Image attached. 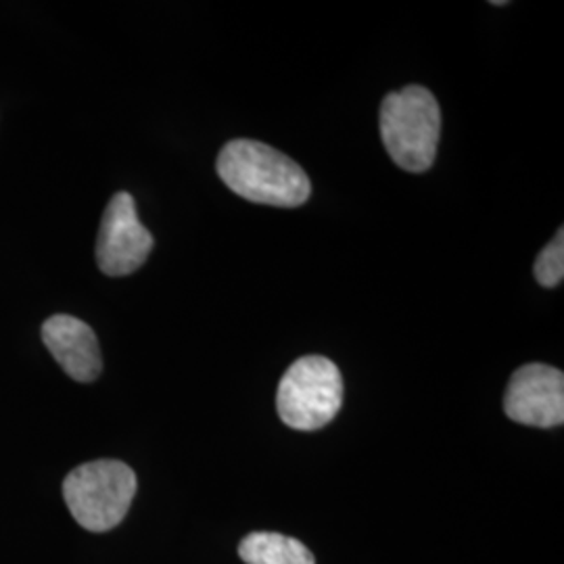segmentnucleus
Segmentation results:
<instances>
[{
  "label": "nucleus",
  "mask_w": 564,
  "mask_h": 564,
  "mask_svg": "<svg viewBox=\"0 0 564 564\" xmlns=\"http://www.w3.org/2000/svg\"><path fill=\"white\" fill-rule=\"evenodd\" d=\"M341 403V372L323 356H305L289 366L276 393L279 416L295 431L323 429L339 414Z\"/></svg>",
  "instance_id": "obj_4"
},
{
  "label": "nucleus",
  "mask_w": 564,
  "mask_h": 564,
  "mask_svg": "<svg viewBox=\"0 0 564 564\" xmlns=\"http://www.w3.org/2000/svg\"><path fill=\"white\" fill-rule=\"evenodd\" d=\"M506 416L527 426L552 429L564 423L563 370L545 364L519 368L506 389Z\"/></svg>",
  "instance_id": "obj_6"
},
{
  "label": "nucleus",
  "mask_w": 564,
  "mask_h": 564,
  "mask_svg": "<svg viewBox=\"0 0 564 564\" xmlns=\"http://www.w3.org/2000/svg\"><path fill=\"white\" fill-rule=\"evenodd\" d=\"M535 279L542 286H558L564 279V230L561 228L552 242L535 260Z\"/></svg>",
  "instance_id": "obj_9"
},
{
  "label": "nucleus",
  "mask_w": 564,
  "mask_h": 564,
  "mask_svg": "<svg viewBox=\"0 0 564 564\" xmlns=\"http://www.w3.org/2000/svg\"><path fill=\"white\" fill-rule=\"evenodd\" d=\"M42 341L74 381L93 383L101 375V347L88 324L57 314L42 324Z\"/></svg>",
  "instance_id": "obj_7"
},
{
  "label": "nucleus",
  "mask_w": 564,
  "mask_h": 564,
  "mask_svg": "<svg viewBox=\"0 0 564 564\" xmlns=\"http://www.w3.org/2000/svg\"><path fill=\"white\" fill-rule=\"evenodd\" d=\"M381 137L391 160L405 172H426L437 155L442 111L431 90L408 86L381 105Z\"/></svg>",
  "instance_id": "obj_2"
},
{
  "label": "nucleus",
  "mask_w": 564,
  "mask_h": 564,
  "mask_svg": "<svg viewBox=\"0 0 564 564\" xmlns=\"http://www.w3.org/2000/svg\"><path fill=\"white\" fill-rule=\"evenodd\" d=\"M239 556L247 564H316L300 540L272 531L249 533L239 544Z\"/></svg>",
  "instance_id": "obj_8"
},
{
  "label": "nucleus",
  "mask_w": 564,
  "mask_h": 564,
  "mask_svg": "<svg viewBox=\"0 0 564 564\" xmlns=\"http://www.w3.org/2000/svg\"><path fill=\"white\" fill-rule=\"evenodd\" d=\"M153 237L142 226L137 203L128 193H118L102 214L97 263L107 276H128L147 262Z\"/></svg>",
  "instance_id": "obj_5"
},
{
  "label": "nucleus",
  "mask_w": 564,
  "mask_h": 564,
  "mask_svg": "<svg viewBox=\"0 0 564 564\" xmlns=\"http://www.w3.org/2000/svg\"><path fill=\"white\" fill-rule=\"evenodd\" d=\"M137 475L120 460H95L74 468L63 481L72 517L93 533H105L126 519L137 496Z\"/></svg>",
  "instance_id": "obj_3"
},
{
  "label": "nucleus",
  "mask_w": 564,
  "mask_h": 564,
  "mask_svg": "<svg viewBox=\"0 0 564 564\" xmlns=\"http://www.w3.org/2000/svg\"><path fill=\"white\" fill-rule=\"evenodd\" d=\"M218 174L242 199L274 207H300L312 184L297 163L260 141H230L218 155Z\"/></svg>",
  "instance_id": "obj_1"
}]
</instances>
